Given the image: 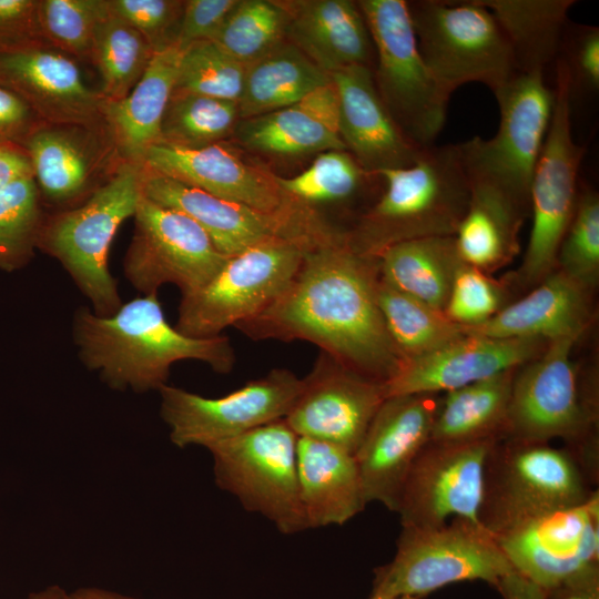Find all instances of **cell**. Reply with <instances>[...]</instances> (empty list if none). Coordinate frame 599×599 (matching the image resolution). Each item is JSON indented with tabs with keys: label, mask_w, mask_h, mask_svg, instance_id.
<instances>
[{
	"label": "cell",
	"mask_w": 599,
	"mask_h": 599,
	"mask_svg": "<svg viewBox=\"0 0 599 599\" xmlns=\"http://www.w3.org/2000/svg\"><path fill=\"white\" fill-rule=\"evenodd\" d=\"M238 0L184 1L175 44L183 51L194 42L212 40Z\"/></svg>",
	"instance_id": "cell-49"
},
{
	"label": "cell",
	"mask_w": 599,
	"mask_h": 599,
	"mask_svg": "<svg viewBox=\"0 0 599 599\" xmlns=\"http://www.w3.org/2000/svg\"><path fill=\"white\" fill-rule=\"evenodd\" d=\"M141 180L142 166L124 163L83 205L59 214L40 233L38 247L61 262L100 316L122 305L108 257L118 229L135 214Z\"/></svg>",
	"instance_id": "cell-9"
},
{
	"label": "cell",
	"mask_w": 599,
	"mask_h": 599,
	"mask_svg": "<svg viewBox=\"0 0 599 599\" xmlns=\"http://www.w3.org/2000/svg\"><path fill=\"white\" fill-rule=\"evenodd\" d=\"M496 589L502 599H545V590L512 570L505 576Z\"/></svg>",
	"instance_id": "cell-53"
},
{
	"label": "cell",
	"mask_w": 599,
	"mask_h": 599,
	"mask_svg": "<svg viewBox=\"0 0 599 599\" xmlns=\"http://www.w3.org/2000/svg\"><path fill=\"white\" fill-rule=\"evenodd\" d=\"M368 27L377 69L374 80L389 113L419 148L434 145L449 98L426 65L413 29L407 1H357Z\"/></svg>",
	"instance_id": "cell-10"
},
{
	"label": "cell",
	"mask_w": 599,
	"mask_h": 599,
	"mask_svg": "<svg viewBox=\"0 0 599 599\" xmlns=\"http://www.w3.org/2000/svg\"><path fill=\"white\" fill-rule=\"evenodd\" d=\"M109 1L111 13L140 32L154 52L175 44L184 1Z\"/></svg>",
	"instance_id": "cell-47"
},
{
	"label": "cell",
	"mask_w": 599,
	"mask_h": 599,
	"mask_svg": "<svg viewBox=\"0 0 599 599\" xmlns=\"http://www.w3.org/2000/svg\"><path fill=\"white\" fill-rule=\"evenodd\" d=\"M237 118L234 101L172 93L162 121L161 141L186 148L222 142Z\"/></svg>",
	"instance_id": "cell-39"
},
{
	"label": "cell",
	"mask_w": 599,
	"mask_h": 599,
	"mask_svg": "<svg viewBox=\"0 0 599 599\" xmlns=\"http://www.w3.org/2000/svg\"><path fill=\"white\" fill-rule=\"evenodd\" d=\"M589 290L555 270L520 300L466 333L496 338H538L546 342L581 336L589 323Z\"/></svg>",
	"instance_id": "cell-25"
},
{
	"label": "cell",
	"mask_w": 599,
	"mask_h": 599,
	"mask_svg": "<svg viewBox=\"0 0 599 599\" xmlns=\"http://www.w3.org/2000/svg\"><path fill=\"white\" fill-rule=\"evenodd\" d=\"M29 176L34 175L26 149L18 144L0 143V190Z\"/></svg>",
	"instance_id": "cell-52"
},
{
	"label": "cell",
	"mask_w": 599,
	"mask_h": 599,
	"mask_svg": "<svg viewBox=\"0 0 599 599\" xmlns=\"http://www.w3.org/2000/svg\"><path fill=\"white\" fill-rule=\"evenodd\" d=\"M297 477L307 528L343 525L367 504L355 456L322 440L298 437Z\"/></svg>",
	"instance_id": "cell-29"
},
{
	"label": "cell",
	"mask_w": 599,
	"mask_h": 599,
	"mask_svg": "<svg viewBox=\"0 0 599 599\" xmlns=\"http://www.w3.org/2000/svg\"><path fill=\"white\" fill-rule=\"evenodd\" d=\"M407 7L419 52L448 97L468 82L495 93L517 72L505 31L480 0H418Z\"/></svg>",
	"instance_id": "cell-7"
},
{
	"label": "cell",
	"mask_w": 599,
	"mask_h": 599,
	"mask_svg": "<svg viewBox=\"0 0 599 599\" xmlns=\"http://www.w3.org/2000/svg\"><path fill=\"white\" fill-rule=\"evenodd\" d=\"M469 183V202L454 240L461 261L488 274L518 254L519 230L529 213L493 185Z\"/></svg>",
	"instance_id": "cell-30"
},
{
	"label": "cell",
	"mask_w": 599,
	"mask_h": 599,
	"mask_svg": "<svg viewBox=\"0 0 599 599\" xmlns=\"http://www.w3.org/2000/svg\"><path fill=\"white\" fill-rule=\"evenodd\" d=\"M135 231L124 257V275L144 295L163 284L182 294L204 286L224 265L207 233L190 216L164 207L143 194L135 214Z\"/></svg>",
	"instance_id": "cell-15"
},
{
	"label": "cell",
	"mask_w": 599,
	"mask_h": 599,
	"mask_svg": "<svg viewBox=\"0 0 599 599\" xmlns=\"http://www.w3.org/2000/svg\"><path fill=\"white\" fill-rule=\"evenodd\" d=\"M77 128L43 123L23 143L37 185L55 201L79 194L90 176L91 158Z\"/></svg>",
	"instance_id": "cell-36"
},
{
	"label": "cell",
	"mask_w": 599,
	"mask_h": 599,
	"mask_svg": "<svg viewBox=\"0 0 599 599\" xmlns=\"http://www.w3.org/2000/svg\"><path fill=\"white\" fill-rule=\"evenodd\" d=\"M579 336L548 342L514 376L502 438L549 443L564 439L587 479L599 480L598 404L581 384L571 354Z\"/></svg>",
	"instance_id": "cell-4"
},
{
	"label": "cell",
	"mask_w": 599,
	"mask_h": 599,
	"mask_svg": "<svg viewBox=\"0 0 599 599\" xmlns=\"http://www.w3.org/2000/svg\"><path fill=\"white\" fill-rule=\"evenodd\" d=\"M44 45L49 44L40 29L39 0H0V53Z\"/></svg>",
	"instance_id": "cell-48"
},
{
	"label": "cell",
	"mask_w": 599,
	"mask_h": 599,
	"mask_svg": "<svg viewBox=\"0 0 599 599\" xmlns=\"http://www.w3.org/2000/svg\"><path fill=\"white\" fill-rule=\"evenodd\" d=\"M495 539L515 571L548 590L599 564V493L582 505L531 519Z\"/></svg>",
	"instance_id": "cell-17"
},
{
	"label": "cell",
	"mask_w": 599,
	"mask_h": 599,
	"mask_svg": "<svg viewBox=\"0 0 599 599\" xmlns=\"http://www.w3.org/2000/svg\"><path fill=\"white\" fill-rule=\"evenodd\" d=\"M511 45L519 72H544L556 61L573 0H480Z\"/></svg>",
	"instance_id": "cell-34"
},
{
	"label": "cell",
	"mask_w": 599,
	"mask_h": 599,
	"mask_svg": "<svg viewBox=\"0 0 599 599\" xmlns=\"http://www.w3.org/2000/svg\"><path fill=\"white\" fill-rule=\"evenodd\" d=\"M517 369L445 393L429 441L471 443L502 438Z\"/></svg>",
	"instance_id": "cell-33"
},
{
	"label": "cell",
	"mask_w": 599,
	"mask_h": 599,
	"mask_svg": "<svg viewBox=\"0 0 599 599\" xmlns=\"http://www.w3.org/2000/svg\"><path fill=\"white\" fill-rule=\"evenodd\" d=\"M236 135L246 148L271 154L347 150L339 132L338 95L333 81L286 108L243 120Z\"/></svg>",
	"instance_id": "cell-26"
},
{
	"label": "cell",
	"mask_w": 599,
	"mask_h": 599,
	"mask_svg": "<svg viewBox=\"0 0 599 599\" xmlns=\"http://www.w3.org/2000/svg\"><path fill=\"white\" fill-rule=\"evenodd\" d=\"M0 85H3V83H2V81H1V79H0ZM3 87H4V85H3Z\"/></svg>",
	"instance_id": "cell-57"
},
{
	"label": "cell",
	"mask_w": 599,
	"mask_h": 599,
	"mask_svg": "<svg viewBox=\"0 0 599 599\" xmlns=\"http://www.w3.org/2000/svg\"><path fill=\"white\" fill-rule=\"evenodd\" d=\"M385 599H416V598H412V597H400V598H385Z\"/></svg>",
	"instance_id": "cell-56"
},
{
	"label": "cell",
	"mask_w": 599,
	"mask_h": 599,
	"mask_svg": "<svg viewBox=\"0 0 599 599\" xmlns=\"http://www.w3.org/2000/svg\"><path fill=\"white\" fill-rule=\"evenodd\" d=\"M439 402L437 394L384 399L354 455L367 502L397 511L410 467L430 439Z\"/></svg>",
	"instance_id": "cell-19"
},
{
	"label": "cell",
	"mask_w": 599,
	"mask_h": 599,
	"mask_svg": "<svg viewBox=\"0 0 599 599\" xmlns=\"http://www.w3.org/2000/svg\"><path fill=\"white\" fill-rule=\"evenodd\" d=\"M581 284L593 288L599 275V197L581 184L570 224L557 254V268Z\"/></svg>",
	"instance_id": "cell-44"
},
{
	"label": "cell",
	"mask_w": 599,
	"mask_h": 599,
	"mask_svg": "<svg viewBox=\"0 0 599 599\" xmlns=\"http://www.w3.org/2000/svg\"><path fill=\"white\" fill-rule=\"evenodd\" d=\"M376 173L384 190L348 237L356 251L376 258L403 241L455 235L470 196L458 144H434L412 165Z\"/></svg>",
	"instance_id": "cell-3"
},
{
	"label": "cell",
	"mask_w": 599,
	"mask_h": 599,
	"mask_svg": "<svg viewBox=\"0 0 599 599\" xmlns=\"http://www.w3.org/2000/svg\"><path fill=\"white\" fill-rule=\"evenodd\" d=\"M385 398L384 384L321 352L284 419L298 437L329 443L355 455Z\"/></svg>",
	"instance_id": "cell-18"
},
{
	"label": "cell",
	"mask_w": 599,
	"mask_h": 599,
	"mask_svg": "<svg viewBox=\"0 0 599 599\" xmlns=\"http://www.w3.org/2000/svg\"><path fill=\"white\" fill-rule=\"evenodd\" d=\"M318 234L276 235L229 256L204 286L182 294L176 329L214 337L261 313L288 285Z\"/></svg>",
	"instance_id": "cell-8"
},
{
	"label": "cell",
	"mask_w": 599,
	"mask_h": 599,
	"mask_svg": "<svg viewBox=\"0 0 599 599\" xmlns=\"http://www.w3.org/2000/svg\"><path fill=\"white\" fill-rule=\"evenodd\" d=\"M377 176L348 151L329 150L321 152L305 171L292 177L276 176V182L285 196L316 203L351 199Z\"/></svg>",
	"instance_id": "cell-40"
},
{
	"label": "cell",
	"mask_w": 599,
	"mask_h": 599,
	"mask_svg": "<svg viewBox=\"0 0 599 599\" xmlns=\"http://www.w3.org/2000/svg\"><path fill=\"white\" fill-rule=\"evenodd\" d=\"M182 50L170 45L154 52L145 72L122 100L105 101L102 118L125 163L144 165L149 150L161 141L162 121L174 90Z\"/></svg>",
	"instance_id": "cell-28"
},
{
	"label": "cell",
	"mask_w": 599,
	"mask_h": 599,
	"mask_svg": "<svg viewBox=\"0 0 599 599\" xmlns=\"http://www.w3.org/2000/svg\"><path fill=\"white\" fill-rule=\"evenodd\" d=\"M377 258L348 237L322 233L305 250L283 292L235 327L254 339L306 341L342 366L385 384L403 358L377 302Z\"/></svg>",
	"instance_id": "cell-1"
},
{
	"label": "cell",
	"mask_w": 599,
	"mask_h": 599,
	"mask_svg": "<svg viewBox=\"0 0 599 599\" xmlns=\"http://www.w3.org/2000/svg\"><path fill=\"white\" fill-rule=\"evenodd\" d=\"M141 186L146 199L194 220L225 256L235 255L272 236L304 235L313 227L291 206L275 213L262 212L145 167H142Z\"/></svg>",
	"instance_id": "cell-20"
},
{
	"label": "cell",
	"mask_w": 599,
	"mask_h": 599,
	"mask_svg": "<svg viewBox=\"0 0 599 599\" xmlns=\"http://www.w3.org/2000/svg\"><path fill=\"white\" fill-rule=\"evenodd\" d=\"M0 79L43 123L85 128L102 119L101 92L85 84L73 59L52 47L0 53Z\"/></svg>",
	"instance_id": "cell-23"
},
{
	"label": "cell",
	"mask_w": 599,
	"mask_h": 599,
	"mask_svg": "<svg viewBox=\"0 0 599 599\" xmlns=\"http://www.w3.org/2000/svg\"><path fill=\"white\" fill-rule=\"evenodd\" d=\"M329 82L331 74L291 42H282L245 65L238 118L245 120L286 108Z\"/></svg>",
	"instance_id": "cell-32"
},
{
	"label": "cell",
	"mask_w": 599,
	"mask_h": 599,
	"mask_svg": "<svg viewBox=\"0 0 599 599\" xmlns=\"http://www.w3.org/2000/svg\"><path fill=\"white\" fill-rule=\"evenodd\" d=\"M377 302L387 332L404 359L427 355L466 335L445 312L407 295L379 276Z\"/></svg>",
	"instance_id": "cell-35"
},
{
	"label": "cell",
	"mask_w": 599,
	"mask_h": 599,
	"mask_svg": "<svg viewBox=\"0 0 599 599\" xmlns=\"http://www.w3.org/2000/svg\"><path fill=\"white\" fill-rule=\"evenodd\" d=\"M497 440L428 441L400 494L396 512L402 526L437 527L449 518L479 522L485 461Z\"/></svg>",
	"instance_id": "cell-16"
},
{
	"label": "cell",
	"mask_w": 599,
	"mask_h": 599,
	"mask_svg": "<svg viewBox=\"0 0 599 599\" xmlns=\"http://www.w3.org/2000/svg\"><path fill=\"white\" fill-rule=\"evenodd\" d=\"M538 338H496L466 334L427 355L404 359L384 384L386 397L438 394L521 367L542 353Z\"/></svg>",
	"instance_id": "cell-21"
},
{
	"label": "cell",
	"mask_w": 599,
	"mask_h": 599,
	"mask_svg": "<svg viewBox=\"0 0 599 599\" xmlns=\"http://www.w3.org/2000/svg\"><path fill=\"white\" fill-rule=\"evenodd\" d=\"M339 108V132L349 153L368 172L412 165L425 148L400 130L377 90L370 67L331 73Z\"/></svg>",
	"instance_id": "cell-24"
},
{
	"label": "cell",
	"mask_w": 599,
	"mask_h": 599,
	"mask_svg": "<svg viewBox=\"0 0 599 599\" xmlns=\"http://www.w3.org/2000/svg\"><path fill=\"white\" fill-rule=\"evenodd\" d=\"M286 35L328 74L352 65L369 67L373 40L357 2L308 0L285 4Z\"/></svg>",
	"instance_id": "cell-27"
},
{
	"label": "cell",
	"mask_w": 599,
	"mask_h": 599,
	"mask_svg": "<svg viewBox=\"0 0 599 599\" xmlns=\"http://www.w3.org/2000/svg\"><path fill=\"white\" fill-rule=\"evenodd\" d=\"M505 306V290L488 274L464 263L454 278L445 314L468 327L490 319Z\"/></svg>",
	"instance_id": "cell-45"
},
{
	"label": "cell",
	"mask_w": 599,
	"mask_h": 599,
	"mask_svg": "<svg viewBox=\"0 0 599 599\" xmlns=\"http://www.w3.org/2000/svg\"><path fill=\"white\" fill-rule=\"evenodd\" d=\"M70 599H135L99 588H82L70 593Z\"/></svg>",
	"instance_id": "cell-54"
},
{
	"label": "cell",
	"mask_w": 599,
	"mask_h": 599,
	"mask_svg": "<svg viewBox=\"0 0 599 599\" xmlns=\"http://www.w3.org/2000/svg\"><path fill=\"white\" fill-rule=\"evenodd\" d=\"M297 439L283 418L206 447L217 486L283 534L307 529L300 497Z\"/></svg>",
	"instance_id": "cell-12"
},
{
	"label": "cell",
	"mask_w": 599,
	"mask_h": 599,
	"mask_svg": "<svg viewBox=\"0 0 599 599\" xmlns=\"http://www.w3.org/2000/svg\"><path fill=\"white\" fill-rule=\"evenodd\" d=\"M153 54L142 34L110 11L98 27L91 54L100 72L104 100L125 98L145 72Z\"/></svg>",
	"instance_id": "cell-37"
},
{
	"label": "cell",
	"mask_w": 599,
	"mask_h": 599,
	"mask_svg": "<svg viewBox=\"0 0 599 599\" xmlns=\"http://www.w3.org/2000/svg\"><path fill=\"white\" fill-rule=\"evenodd\" d=\"M42 124L22 97L0 85V143L23 146L26 140Z\"/></svg>",
	"instance_id": "cell-50"
},
{
	"label": "cell",
	"mask_w": 599,
	"mask_h": 599,
	"mask_svg": "<svg viewBox=\"0 0 599 599\" xmlns=\"http://www.w3.org/2000/svg\"><path fill=\"white\" fill-rule=\"evenodd\" d=\"M514 568L479 522L453 518L437 527L402 526L394 558L374 570L369 599H423L459 581L496 588Z\"/></svg>",
	"instance_id": "cell-6"
},
{
	"label": "cell",
	"mask_w": 599,
	"mask_h": 599,
	"mask_svg": "<svg viewBox=\"0 0 599 599\" xmlns=\"http://www.w3.org/2000/svg\"><path fill=\"white\" fill-rule=\"evenodd\" d=\"M143 167L262 212L287 205L275 175L222 142L186 148L161 141L149 150Z\"/></svg>",
	"instance_id": "cell-22"
},
{
	"label": "cell",
	"mask_w": 599,
	"mask_h": 599,
	"mask_svg": "<svg viewBox=\"0 0 599 599\" xmlns=\"http://www.w3.org/2000/svg\"><path fill=\"white\" fill-rule=\"evenodd\" d=\"M376 258L384 282L443 312L464 264L454 236L403 241L386 247Z\"/></svg>",
	"instance_id": "cell-31"
},
{
	"label": "cell",
	"mask_w": 599,
	"mask_h": 599,
	"mask_svg": "<svg viewBox=\"0 0 599 599\" xmlns=\"http://www.w3.org/2000/svg\"><path fill=\"white\" fill-rule=\"evenodd\" d=\"M109 14V0L39 1V23L45 42L80 59H91L98 27Z\"/></svg>",
	"instance_id": "cell-43"
},
{
	"label": "cell",
	"mask_w": 599,
	"mask_h": 599,
	"mask_svg": "<svg viewBox=\"0 0 599 599\" xmlns=\"http://www.w3.org/2000/svg\"><path fill=\"white\" fill-rule=\"evenodd\" d=\"M500 122L488 140L459 143L468 179L493 185L530 213V186L551 120L555 90L544 72L517 71L494 93Z\"/></svg>",
	"instance_id": "cell-11"
},
{
	"label": "cell",
	"mask_w": 599,
	"mask_h": 599,
	"mask_svg": "<svg viewBox=\"0 0 599 599\" xmlns=\"http://www.w3.org/2000/svg\"><path fill=\"white\" fill-rule=\"evenodd\" d=\"M287 24L284 3L238 0L210 41L247 65L284 42Z\"/></svg>",
	"instance_id": "cell-38"
},
{
	"label": "cell",
	"mask_w": 599,
	"mask_h": 599,
	"mask_svg": "<svg viewBox=\"0 0 599 599\" xmlns=\"http://www.w3.org/2000/svg\"><path fill=\"white\" fill-rule=\"evenodd\" d=\"M555 103L530 186L532 225L516 280L534 287L557 268V254L572 219L579 191L578 173L585 155L571 130L566 71L556 60Z\"/></svg>",
	"instance_id": "cell-13"
},
{
	"label": "cell",
	"mask_w": 599,
	"mask_h": 599,
	"mask_svg": "<svg viewBox=\"0 0 599 599\" xmlns=\"http://www.w3.org/2000/svg\"><path fill=\"white\" fill-rule=\"evenodd\" d=\"M302 387L303 378L285 368H274L265 376L217 398L164 385L159 389L161 416L170 428L174 445L206 448L285 418Z\"/></svg>",
	"instance_id": "cell-14"
},
{
	"label": "cell",
	"mask_w": 599,
	"mask_h": 599,
	"mask_svg": "<svg viewBox=\"0 0 599 599\" xmlns=\"http://www.w3.org/2000/svg\"><path fill=\"white\" fill-rule=\"evenodd\" d=\"M73 337L82 363L119 390H159L171 366L184 359L206 363L217 373L231 372L235 363L227 336L191 337L172 326L158 293L135 297L108 316L79 308Z\"/></svg>",
	"instance_id": "cell-2"
},
{
	"label": "cell",
	"mask_w": 599,
	"mask_h": 599,
	"mask_svg": "<svg viewBox=\"0 0 599 599\" xmlns=\"http://www.w3.org/2000/svg\"><path fill=\"white\" fill-rule=\"evenodd\" d=\"M42 226L34 176L0 190V270L11 272L31 260Z\"/></svg>",
	"instance_id": "cell-41"
},
{
	"label": "cell",
	"mask_w": 599,
	"mask_h": 599,
	"mask_svg": "<svg viewBox=\"0 0 599 599\" xmlns=\"http://www.w3.org/2000/svg\"><path fill=\"white\" fill-rule=\"evenodd\" d=\"M564 67L570 100L599 90V29L569 21L557 59Z\"/></svg>",
	"instance_id": "cell-46"
},
{
	"label": "cell",
	"mask_w": 599,
	"mask_h": 599,
	"mask_svg": "<svg viewBox=\"0 0 599 599\" xmlns=\"http://www.w3.org/2000/svg\"><path fill=\"white\" fill-rule=\"evenodd\" d=\"M29 599H70V593L59 586H51L42 591L31 593Z\"/></svg>",
	"instance_id": "cell-55"
},
{
	"label": "cell",
	"mask_w": 599,
	"mask_h": 599,
	"mask_svg": "<svg viewBox=\"0 0 599 599\" xmlns=\"http://www.w3.org/2000/svg\"><path fill=\"white\" fill-rule=\"evenodd\" d=\"M598 490L565 448L500 438L484 468L479 524L494 537L588 501Z\"/></svg>",
	"instance_id": "cell-5"
},
{
	"label": "cell",
	"mask_w": 599,
	"mask_h": 599,
	"mask_svg": "<svg viewBox=\"0 0 599 599\" xmlns=\"http://www.w3.org/2000/svg\"><path fill=\"white\" fill-rule=\"evenodd\" d=\"M545 599H599V564L590 565L545 590Z\"/></svg>",
	"instance_id": "cell-51"
},
{
	"label": "cell",
	"mask_w": 599,
	"mask_h": 599,
	"mask_svg": "<svg viewBox=\"0 0 599 599\" xmlns=\"http://www.w3.org/2000/svg\"><path fill=\"white\" fill-rule=\"evenodd\" d=\"M245 65L210 40L182 51L173 93H190L237 103Z\"/></svg>",
	"instance_id": "cell-42"
}]
</instances>
